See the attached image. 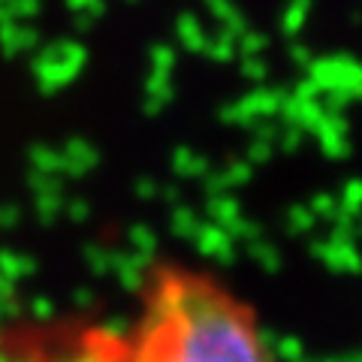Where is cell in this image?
I'll use <instances>...</instances> for the list:
<instances>
[{
    "label": "cell",
    "instance_id": "6da1fadb",
    "mask_svg": "<svg viewBox=\"0 0 362 362\" xmlns=\"http://www.w3.org/2000/svg\"><path fill=\"white\" fill-rule=\"evenodd\" d=\"M121 362H275L254 305L209 269L157 263L127 329L109 335Z\"/></svg>",
    "mask_w": 362,
    "mask_h": 362
},
{
    "label": "cell",
    "instance_id": "7a4b0ae2",
    "mask_svg": "<svg viewBox=\"0 0 362 362\" xmlns=\"http://www.w3.org/2000/svg\"><path fill=\"white\" fill-rule=\"evenodd\" d=\"M76 362H121L109 344V335H85Z\"/></svg>",
    "mask_w": 362,
    "mask_h": 362
}]
</instances>
